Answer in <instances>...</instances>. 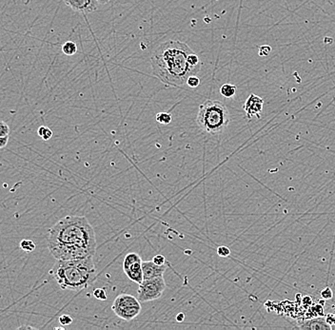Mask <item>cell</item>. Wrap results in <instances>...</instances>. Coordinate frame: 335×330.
Instances as JSON below:
<instances>
[{
	"instance_id": "1",
	"label": "cell",
	"mask_w": 335,
	"mask_h": 330,
	"mask_svg": "<svg viewBox=\"0 0 335 330\" xmlns=\"http://www.w3.org/2000/svg\"><path fill=\"white\" fill-rule=\"evenodd\" d=\"M51 254L56 260H74L93 256L96 239L85 216H66L52 227L47 235Z\"/></svg>"
},
{
	"instance_id": "2",
	"label": "cell",
	"mask_w": 335,
	"mask_h": 330,
	"mask_svg": "<svg viewBox=\"0 0 335 330\" xmlns=\"http://www.w3.org/2000/svg\"><path fill=\"white\" fill-rule=\"evenodd\" d=\"M192 49L186 43L170 40L157 47L151 55L153 74L168 86L182 87L191 75L198 74L188 63Z\"/></svg>"
},
{
	"instance_id": "3",
	"label": "cell",
	"mask_w": 335,
	"mask_h": 330,
	"mask_svg": "<svg viewBox=\"0 0 335 330\" xmlns=\"http://www.w3.org/2000/svg\"><path fill=\"white\" fill-rule=\"evenodd\" d=\"M64 290L80 291L91 286L96 279L93 256L74 260H57L51 272Z\"/></svg>"
},
{
	"instance_id": "4",
	"label": "cell",
	"mask_w": 335,
	"mask_h": 330,
	"mask_svg": "<svg viewBox=\"0 0 335 330\" xmlns=\"http://www.w3.org/2000/svg\"><path fill=\"white\" fill-rule=\"evenodd\" d=\"M230 112L222 102L206 100L199 106L196 122L202 130L211 135L222 133L230 123Z\"/></svg>"
},
{
	"instance_id": "5",
	"label": "cell",
	"mask_w": 335,
	"mask_h": 330,
	"mask_svg": "<svg viewBox=\"0 0 335 330\" xmlns=\"http://www.w3.org/2000/svg\"><path fill=\"white\" fill-rule=\"evenodd\" d=\"M112 311L117 317L125 321H131L141 312L139 300L130 294H120L113 301Z\"/></svg>"
},
{
	"instance_id": "6",
	"label": "cell",
	"mask_w": 335,
	"mask_h": 330,
	"mask_svg": "<svg viewBox=\"0 0 335 330\" xmlns=\"http://www.w3.org/2000/svg\"><path fill=\"white\" fill-rule=\"evenodd\" d=\"M167 285L163 276L144 279L139 284L137 299L140 303H147L159 299L164 293Z\"/></svg>"
},
{
	"instance_id": "7",
	"label": "cell",
	"mask_w": 335,
	"mask_h": 330,
	"mask_svg": "<svg viewBox=\"0 0 335 330\" xmlns=\"http://www.w3.org/2000/svg\"><path fill=\"white\" fill-rule=\"evenodd\" d=\"M123 270L130 281L140 284L144 280L142 260L139 254L131 252L127 254L123 261Z\"/></svg>"
},
{
	"instance_id": "8",
	"label": "cell",
	"mask_w": 335,
	"mask_h": 330,
	"mask_svg": "<svg viewBox=\"0 0 335 330\" xmlns=\"http://www.w3.org/2000/svg\"><path fill=\"white\" fill-rule=\"evenodd\" d=\"M263 106H264V100L260 96L251 93L245 102L243 109L245 110L247 117L249 119H251L252 117L260 118L261 114L263 112Z\"/></svg>"
},
{
	"instance_id": "9",
	"label": "cell",
	"mask_w": 335,
	"mask_h": 330,
	"mask_svg": "<svg viewBox=\"0 0 335 330\" xmlns=\"http://www.w3.org/2000/svg\"><path fill=\"white\" fill-rule=\"evenodd\" d=\"M67 6L72 10L82 14H90L98 9V0H63Z\"/></svg>"
},
{
	"instance_id": "10",
	"label": "cell",
	"mask_w": 335,
	"mask_h": 330,
	"mask_svg": "<svg viewBox=\"0 0 335 330\" xmlns=\"http://www.w3.org/2000/svg\"><path fill=\"white\" fill-rule=\"evenodd\" d=\"M142 269L144 279H149L157 276H163L167 270V265L159 266L153 261H142Z\"/></svg>"
},
{
	"instance_id": "11",
	"label": "cell",
	"mask_w": 335,
	"mask_h": 330,
	"mask_svg": "<svg viewBox=\"0 0 335 330\" xmlns=\"http://www.w3.org/2000/svg\"><path fill=\"white\" fill-rule=\"evenodd\" d=\"M298 329H318V330H330L332 329V326L329 325L326 321V317L319 316L317 318L309 319L307 321L302 322V324L298 325Z\"/></svg>"
},
{
	"instance_id": "12",
	"label": "cell",
	"mask_w": 335,
	"mask_h": 330,
	"mask_svg": "<svg viewBox=\"0 0 335 330\" xmlns=\"http://www.w3.org/2000/svg\"><path fill=\"white\" fill-rule=\"evenodd\" d=\"M187 60H188L189 65L191 66V68L194 69L196 72L198 73L199 70H200V68H201V61H200L198 55H196V53H194V52L192 51V52L189 54V55H188Z\"/></svg>"
},
{
	"instance_id": "13",
	"label": "cell",
	"mask_w": 335,
	"mask_h": 330,
	"mask_svg": "<svg viewBox=\"0 0 335 330\" xmlns=\"http://www.w3.org/2000/svg\"><path fill=\"white\" fill-rule=\"evenodd\" d=\"M220 93L223 95L225 98H232L236 93V86L233 84H224L220 88Z\"/></svg>"
},
{
	"instance_id": "14",
	"label": "cell",
	"mask_w": 335,
	"mask_h": 330,
	"mask_svg": "<svg viewBox=\"0 0 335 330\" xmlns=\"http://www.w3.org/2000/svg\"><path fill=\"white\" fill-rule=\"evenodd\" d=\"M61 49L63 54L68 56L75 55L77 53V46L74 41H67L62 45Z\"/></svg>"
},
{
	"instance_id": "15",
	"label": "cell",
	"mask_w": 335,
	"mask_h": 330,
	"mask_svg": "<svg viewBox=\"0 0 335 330\" xmlns=\"http://www.w3.org/2000/svg\"><path fill=\"white\" fill-rule=\"evenodd\" d=\"M155 119L162 125H169L173 121V115L168 112H159L156 114Z\"/></svg>"
},
{
	"instance_id": "16",
	"label": "cell",
	"mask_w": 335,
	"mask_h": 330,
	"mask_svg": "<svg viewBox=\"0 0 335 330\" xmlns=\"http://www.w3.org/2000/svg\"><path fill=\"white\" fill-rule=\"evenodd\" d=\"M38 135L42 138L44 141H48L50 140L52 136H53V131L51 128L45 127V126H41L38 128Z\"/></svg>"
},
{
	"instance_id": "17",
	"label": "cell",
	"mask_w": 335,
	"mask_h": 330,
	"mask_svg": "<svg viewBox=\"0 0 335 330\" xmlns=\"http://www.w3.org/2000/svg\"><path fill=\"white\" fill-rule=\"evenodd\" d=\"M20 248L22 250L26 251V252H32L36 249V244L29 239H24L21 241L20 243Z\"/></svg>"
},
{
	"instance_id": "18",
	"label": "cell",
	"mask_w": 335,
	"mask_h": 330,
	"mask_svg": "<svg viewBox=\"0 0 335 330\" xmlns=\"http://www.w3.org/2000/svg\"><path fill=\"white\" fill-rule=\"evenodd\" d=\"M93 296L94 298H96L97 300L100 301H106L107 300V293L106 290L103 288H96L93 290Z\"/></svg>"
},
{
	"instance_id": "19",
	"label": "cell",
	"mask_w": 335,
	"mask_h": 330,
	"mask_svg": "<svg viewBox=\"0 0 335 330\" xmlns=\"http://www.w3.org/2000/svg\"><path fill=\"white\" fill-rule=\"evenodd\" d=\"M10 127L8 124L2 120H0V137L9 136Z\"/></svg>"
},
{
	"instance_id": "20",
	"label": "cell",
	"mask_w": 335,
	"mask_h": 330,
	"mask_svg": "<svg viewBox=\"0 0 335 330\" xmlns=\"http://www.w3.org/2000/svg\"><path fill=\"white\" fill-rule=\"evenodd\" d=\"M187 85L190 88H197L200 85V79L196 75H191L187 80Z\"/></svg>"
},
{
	"instance_id": "21",
	"label": "cell",
	"mask_w": 335,
	"mask_h": 330,
	"mask_svg": "<svg viewBox=\"0 0 335 330\" xmlns=\"http://www.w3.org/2000/svg\"><path fill=\"white\" fill-rule=\"evenodd\" d=\"M217 254L220 257H229L231 254V249L226 246H220L217 248Z\"/></svg>"
},
{
	"instance_id": "22",
	"label": "cell",
	"mask_w": 335,
	"mask_h": 330,
	"mask_svg": "<svg viewBox=\"0 0 335 330\" xmlns=\"http://www.w3.org/2000/svg\"><path fill=\"white\" fill-rule=\"evenodd\" d=\"M321 297H322L325 301L330 300V299H332V297H333V292H332V290H331L329 287H326V288H324V289L321 291Z\"/></svg>"
},
{
	"instance_id": "23",
	"label": "cell",
	"mask_w": 335,
	"mask_h": 330,
	"mask_svg": "<svg viewBox=\"0 0 335 330\" xmlns=\"http://www.w3.org/2000/svg\"><path fill=\"white\" fill-rule=\"evenodd\" d=\"M59 322L60 324H62L63 326H67V325H70L72 322H73V319L71 316L69 315H66V314H63L59 317Z\"/></svg>"
},
{
	"instance_id": "24",
	"label": "cell",
	"mask_w": 335,
	"mask_h": 330,
	"mask_svg": "<svg viewBox=\"0 0 335 330\" xmlns=\"http://www.w3.org/2000/svg\"><path fill=\"white\" fill-rule=\"evenodd\" d=\"M152 261H153V263H155L156 265H159V266L166 265V263H167L166 258L163 256V255H161V254H157V255H155V256L153 257Z\"/></svg>"
},
{
	"instance_id": "25",
	"label": "cell",
	"mask_w": 335,
	"mask_h": 330,
	"mask_svg": "<svg viewBox=\"0 0 335 330\" xmlns=\"http://www.w3.org/2000/svg\"><path fill=\"white\" fill-rule=\"evenodd\" d=\"M271 52V48L270 46H261L258 51V54L260 56H267Z\"/></svg>"
},
{
	"instance_id": "26",
	"label": "cell",
	"mask_w": 335,
	"mask_h": 330,
	"mask_svg": "<svg viewBox=\"0 0 335 330\" xmlns=\"http://www.w3.org/2000/svg\"><path fill=\"white\" fill-rule=\"evenodd\" d=\"M326 317V321L329 325L334 326L335 325V313H328Z\"/></svg>"
},
{
	"instance_id": "27",
	"label": "cell",
	"mask_w": 335,
	"mask_h": 330,
	"mask_svg": "<svg viewBox=\"0 0 335 330\" xmlns=\"http://www.w3.org/2000/svg\"><path fill=\"white\" fill-rule=\"evenodd\" d=\"M9 141V136H5V137H0V148L6 147Z\"/></svg>"
},
{
	"instance_id": "28",
	"label": "cell",
	"mask_w": 335,
	"mask_h": 330,
	"mask_svg": "<svg viewBox=\"0 0 335 330\" xmlns=\"http://www.w3.org/2000/svg\"><path fill=\"white\" fill-rule=\"evenodd\" d=\"M185 320V315H184V313H179V314H177V321H183Z\"/></svg>"
},
{
	"instance_id": "29",
	"label": "cell",
	"mask_w": 335,
	"mask_h": 330,
	"mask_svg": "<svg viewBox=\"0 0 335 330\" xmlns=\"http://www.w3.org/2000/svg\"><path fill=\"white\" fill-rule=\"evenodd\" d=\"M98 1H99V3H100V4H104V5H105V4L109 3L111 0H98Z\"/></svg>"
},
{
	"instance_id": "30",
	"label": "cell",
	"mask_w": 335,
	"mask_h": 330,
	"mask_svg": "<svg viewBox=\"0 0 335 330\" xmlns=\"http://www.w3.org/2000/svg\"><path fill=\"white\" fill-rule=\"evenodd\" d=\"M334 309H335V307H334Z\"/></svg>"
}]
</instances>
